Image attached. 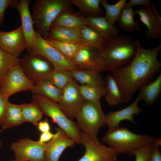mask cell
<instances>
[{"instance_id":"1","label":"cell","mask_w":161,"mask_h":161,"mask_svg":"<svg viewBox=\"0 0 161 161\" xmlns=\"http://www.w3.org/2000/svg\"><path fill=\"white\" fill-rule=\"evenodd\" d=\"M136 54L126 66L117 68L111 74L123 94L125 103L132 100L135 92L148 83L160 71L161 63L157 58L161 43L151 49L145 48L136 39Z\"/></svg>"},{"instance_id":"2","label":"cell","mask_w":161,"mask_h":161,"mask_svg":"<svg viewBox=\"0 0 161 161\" xmlns=\"http://www.w3.org/2000/svg\"><path fill=\"white\" fill-rule=\"evenodd\" d=\"M137 49L136 40L117 35L106 41L99 52L106 71L111 72L128 64L134 56Z\"/></svg>"},{"instance_id":"3","label":"cell","mask_w":161,"mask_h":161,"mask_svg":"<svg viewBox=\"0 0 161 161\" xmlns=\"http://www.w3.org/2000/svg\"><path fill=\"white\" fill-rule=\"evenodd\" d=\"M154 138L149 135L137 134L126 128L119 126L109 129L102 140L119 154L132 156L137 149L152 144Z\"/></svg>"},{"instance_id":"4","label":"cell","mask_w":161,"mask_h":161,"mask_svg":"<svg viewBox=\"0 0 161 161\" xmlns=\"http://www.w3.org/2000/svg\"><path fill=\"white\" fill-rule=\"evenodd\" d=\"M64 10L73 11L70 0H36L32 15L36 31L47 39L52 23Z\"/></svg>"},{"instance_id":"5","label":"cell","mask_w":161,"mask_h":161,"mask_svg":"<svg viewBox=\"0 0 161 161\" xmlns=\"http://www.w3.org/2000/svg\"><path fill=\"white\" fill-rule=\"evenodd\" d=\"M106 115L103 112L100 100L90 102L84 100L75 118L79 129L93 141L100 143L97 137L100 129L106 124Z\"/></svg>"},{"instance_id":"6","label":"cell","mask_w":161,"mask_h":161,"mask_svg":"<svg viewBox=\"0 0 161 161\" xmlns=\"http://www.w3.org/2000/svg\"><path fill=\"white\" fill-rule=\"evenodd\" d=\"M32 98L44 114L51 117L53 122L56 123L75 143H81L82 131L77 123L65 115L56 102L38 94L33 95Z\"/></svg>"},{"instance_id":"7","label":"cell","mask_w":161,"mask_h":161,"mask_svg":"<svg viewBox=\"0 0 161 161\" xmlns=\"http://www.w3.org/2000/svg\"><path fill=\"white\" fill-rule=\"evenodd\" d=\"M19 64L25 75L34 84L41 80L49 81L55 69L50 61L38 54H25L20 58Z\"/></svg>"},{"instance_id":"8","label":"cell","mask_w":161,"mask_h":161,"mask_svg":"<svg viewBox=\"0 0 161 161\" xmlns=\"http://www.w3.org/2000/svg\"><path fill=\"white\" fill-rule=\"evenodd\" d=\"M36 41L27 53L43 56L51 63L55 69L71 71L77 69L71 61L64 57L36 31Z\"/></svg>"},{"instance_id":"9","label":"cell","mask_w":161,"mask_h":161,"mask_svg":"<svg viewBox=\"0 0 161 161\" xmlns=\"http://www.w3.org/2000/svg\"><path fill=\"white\" fill-rule=\"evenodd\" d=\"M46 144L26 138L12 143L10 148L17 161H44Z\"/></svg>"},{"instance_id":"10","label":"cell","mask_w":161,"mask_h":161,"mask_svg":"<svg viewBox=\"0 0 161 161\" xmlns=\"http://www.w3.org/2000/svg\"><path fill=\"white\" fill-rule=\"evenodd\" d=\"M34 83L24 73L19 63L12 67L1 83L0 90L6 98L21 91L30 90Z\"/></svg>"},{"instance_id":"11","label":"cell","mask_w":161,"mask_h":161,"mask_svg":"<svg viewBox=\"0 0 161 161\" xmlns=\"http://www.w3.org/2000/svg\"><path fill=\"white\" fill-rule=\"evenodd\" d=\"M81 143L84 146L85 151L78 161H119V154L114 149L101 143H96L82 131Z\"/></svg>"},{"instance_id":"12","label":"cell","mask_w":161,"mask_h":161,"mask_svg":"<svg viewBox=\"0 0 161 161\" xmlns=\"http://www.w3.org/2000/svg\"><path fill=\"white\" fill-rule=\"evenodd\" d=\"M78 84L72 78L62 91L58 105L61 110L70 119L75 116L84 100L78 88Z\"/></svg>"},{"instance_id":"13","label":"cell","mask_w":161,"mask_h":161,"mask_svg":"<svg viewBox=\"0 0 161 161\" xmlns=\"http://www.w3.org/2000/svg\"><path fill=\"white\" fill-rule=\"evenodd\" d=\"M71 61L78 69L106 71L99 50L90 47L82 45Z\"/></svg>"},{"instance_id":"14","label":"cell","mask_w":161,"mask_h":161,"mask_svg":"<svg viewBox=\"0 0 161 161\" xmlns=\"http://www.w3.org/2000/svg\"><path fill=\"white\" fill-rule=\"evenodd\" d=\"M141 22L147 27L146 36L148 40H155L161 38V18L151 3L148 7H140L134 10Z\"/></svg>"},{"instance_id":"15","label":"cell","mask_w":161,"mask_h":161,"mask_svg":"<svg viewBox=\"0 0 161 161\" xmlns=\"http://www.w3.org/2000/svg\"><path fill=\"white\" fill-rule=\"evenodd\" d=\"M55 136L47 143L44 151V161H58L65 149L73 147L75 142L63 130L55 128Z\"/></svg>"},{"instance_id":"16","label":"cell","mask_w":161,"mask_h":161,"mask_svg":"<svg viewBox=\"0 0 161 161\" xmlns=\"http://www.w3.org/2000/svg\"><path fill=\"white\" fill-rule=\"evenodd\" d=\"M0 48L18 57L27 48V44L21 26L12 31H0Z\"/></svg>"},{"instance_id":"17","label":"cell","mask_w":161,"mask_h":161,"mask_svg":"<svg viewBox=\"0 0 161 161\" xmlns=\"http://www.w3.org/2000/svg\"><path fill=\"white\" fill-rule=\"evenodd\" d=\"M30 0H21L17 3L16 8L20 17L22 27L27 44V52H28L35 44L36 39V31L32 15L29 9Z\"/></svg>"},{"instance_id":"18","label":"cell","mask_w":161,"mask_h":161,"mask_svg":"<svg viewBox=\"0 0 161 161\" xmlns=\"http://www.w3.org/2000/svg\"><path fill=\"white\" fill-rule=\"evenodd\" d=\"M140 100L138 96L134 101L127 107L119 111L109 112L106 117V124L108 129L119 126L120 123L124 120H127L135 124L134 115L142 111L138 106Z\"/></svg>"},{"instance_id":"19","label":"cell","mask_w":161,"mask_h":161,"mask_svg":"<svg viewBox=\"0 0 161 161\" xmlns=\"http://www.w3.org/2000/svg\"><path fill=\"white\" fill-rule=\"evenodd\" d=\"M87 25L86 17L80 13L64 10L61 12L52 23L51 28L62 27L79 28Z\"/></svg>"},{"instance_id":"20","label":"cell","mask_w":161,"mask_h":161,"mask_svg":"<svg viewBox=\"0 0 161 161\" xmlns=\"http://www.w3.org/2000/svg\"><path fill=\"white\" fill-rule=\"evenodd\" d=\"M87 26L96 31L106 41L118 34L119 30L117 27L110 24L104 17H86Z\"/></svg>"},{"instance_id":"21","label":"cell","mask_w":161,"mask_h":161,"mask_svg":"<svg viewBox=\"0 0 161 161\" xmlns=\"http://www.w3.org/2000/svg\"><path fill=\"white\" fill-rule=\"evenodd\" d=\"M70 76L81 85L104 86V80L100 72L89 69H77L68 71Z\"/></svg>"},{"instance_id":"22","label":"cell","mask_w":161,"mask_h":161,"mask_svg":"<svg viewBox=\"0 0 161 161\" xmlns=\"http://www.w3.org/2000/svg\"><path fill=\"white\" fill-rule=\"evenodd\" d=\"M104 80L106 91L105 96L106 102L109 105L113 106L125 103L120 89L111 74L107 75Z\"/></svg>"},{"instance_id":"23","label":"cell","mask_w":161,"mask_h":161,"mask_svg":"<svg viewBox=\"0 0 161 161\" xmlns=\"http://www.w3.org/2000/svg\"><path fill=\"white\" fill-rule=\"evenodd\" d=\"M79 29L62 27L51 28L46 40L81 44Z\"/></svg>"},{"instance_id":"24","label":"cell","mask_w":161,"mask_h":161,"mask_svg":"<svg viewBox=\"0 0 161 161\" xmlns=\"http://www.w3.org/2000/svg\"><path fill=\"white\" fill-rule=\"evenodd\" d=\"M24 122L21 104H14L9 102L1 124L2 130L18 126Z\"/></svg>"},{"instance_id":"25","label":"cell","mask_w":161,"mask_h":161,"mask_svg":"<svg viewBox=\"0 0 161 161\" xmlns=\"http://www.w3.org/2000/svg\"><path fill=\"white\" fill-rule=\"evenodd\" d=\"M138 96L148 105L153 104L161 93V72L153 82L144 85L139 89Z\"/></svg>"},{"instance_id":"26","label":"cell","mask_w":161,"mask_h":161,"mask_svg":"<svg viewBox=\"0 0 161 161\" xmlns=\"http://www.w3.org/2000/svg\"><path fill=\"white\" fill-rule=\"evenodd\" d=\"M29 91L33 95H41L56 103L58 102L62 93V90L48 81L36 83Z\"/></svg>"},{"instance_id":"27","label":"cell","mask_w":161,"mask_h":161,"mask_svg":"<svg viewBox=\"0 0 161 161\" xmlns=\"http://www.w3.org/2000/svg\"><path fill=\"white\" fill-rule=\"evenodd\" d=\"M82 45L90 47L99 50L106 40L93 29L87 25L79 28Z\"/></svg>"},{"instance_id":"28","label":"cell","mask_w":161,"mask_h":161,"mask_svg":"<svg viewBox=\"0 0 161 161\" xmlns=\"http://www.w3.org/2000/svg\"><path fill=\"white\" fill-rule=\"evenodd\" d=\"M72 4L77 7L83 16L92 17L102 16L103 10L100 7L101 0H70Z\"/></svg>"},{"instance_id":"29","label":"cell","mask_w":161,"mask_h":161,"mask_svg":"<svg viewBox=\"0 0 161 161\" xmlns=\"http://www.w3.org/2000/svg\"><path fill=\"white\" fill-rule=\"evenodd\" d=\"M133 7L124 8L122 11L118 20L119 28L123 30L128 32L142 30L140 24L134 19Z\"/></svg>"},{"instance_id":"30","label":"cell","mask_w":161,"mask_h":161,"mask_svg":"<svg viewBox=\"0 0 161 161\" xmlns=\"http://www.w3.org/2000/svg\"><path fill=\"white\" fill-rule=\"evenodd\" d=\"M78 88L84 100L96 102L100 100L106 93L104 86L92 85H78Z\"/></svg>"},{"instance_id":"31","label":"cell","mask_w":161,"mask_h":161,"mask_svg":"<svg viewBox=\"0 0 161 161\" xmlns=\"http://www.w3.org/2000/svg\"><path fill=\"white\" fill-rule=\"evenodd\" d=\"M21 105L24 122H30L35 126H37L38 122L42 119L44 114L38 105L34 101Z\"/></svg>"},{"instance_id":"32","label":"cell","mask_w":161,"mask_h":161,"mask_svg":"<svg viewBox=\"0 0 161 161\" xmlns=\"http://www.w3.org/2000/svg\"><path fill=\"white\" fill-rule=\"evenodd\" d=\"M46 40L64 57L71 61L82 45L69 42Z\"/></svg>"},{"instance_id":"33","label":"cell","mask_w":161,"mask_h":161,"mask_svg":"<svg viewBox=\"0 0 161 161\" xmlns=\"http://www.w3.org/2000/svg\"><path fill=\"white\" fill-rule=\"evenodd\" d=\"M127 0H120L114 4H109L106 0H101V5L105 10L104 17L107 21L111 25H114L120 17L122 10L125 7Z\"/></svg>"},{"instance_id":"34","label":"cell","mask_w":161,"mask_h":161,"mask_svg":"<svg viewBox=\"0 0 161 161\" xmlns=\"http://www.w3.org/2000/svg\"><path fill=\"white\" fill-rule=\"evenodd\" d=\"M20 60V58L0 48V78L2 81L12 67L19 63Z\"/></svg>"},{"instance_id":"35","label":"cell","mask_w":161,"mask_h":161,"mask_svg":"<svg viewBox=\"0 0 161 161\" xmlns=\"http://www.w3.org/2000/svg\"><path fill=\"white\" fill-rule=\"evenodd\" d=\"M72 78L68 70L55 69L50 76L49 81L63 91Z\"/></svg>"},{"instance_id":"36","label":"cell","mask_w":161,"mask_h":161,"mask_svg":"<svg viewBox=\"0 0 161 161\" xmlns=\"http://www.w3.org/2000/svg\"><path fill=\"white\" fill-rule=\"evenodd\" d=\"M152 147V144H151L136 151L134 154L135 157V161H149Z\"/></svg>"},{"instance_id":"37","label":"cell","mask_w":161,"mask_h":161,"mask_svg":"<svg viewBox=\"0 0 161 161\" xmlns=\"http://www.w3.org/2000/svg\"><path fill=\"white\" fill-rule=\"evenodd\" d=\"M18 0H0V25L4 21V13L8 7L16 8Z\"/></svg>"},{"instance_id":"38","label":"cell","mask_w":161,"mask_h":161,"mask_svg":"<svg viewBox=\"0 0 161 161\" xmlns=\"http://www.w3.org/2000/svg\"><path fill=\"white\" fill-rule=\"evenodd\" d=\"M9 102L8 99L5 97L0 90V125L2 123L6 107Z\"/></svg>"},{"instance_id":"39","label":"cell","mask_w":161,"mask_h":161,"mask_svg":"<svg viewBox=\"0 0 161 161\" xmlns=\"http://www.w3.org/2000/svg\"><path fill=\"white\" fill-rule=\"evenodd\" d=\"M151 3L150 0H130L126 2L125 7H132L133 6L142 5L145 7H148Z\"/></svg>"},{"instance_id":"40","label":"cell","mask_w":161,"mask_h":161,"mask_svg":"<svg viewBox=\"0 0 161 161\" xmlns=\"http://www.w3.org/2000/svg\"><path fill=\"white\" fill-rule=\"evenodd\" d=\"M149 161H161V153L159 146L152 144V150Z\"/></svg>"},{"instance_id":"41","label":"cell","mask_w":161,"mask_h":161,"mask_svg":"<svg viewBox=\"0 0 161 161\" xmlns=\"http://www.w3.org/2000/svg\"><path fill=\"white\" fill-rule=\"evenodd\" d=\"M37 126L38 130L41 133L49 132L50 131V126L47 119L44 121L38 122Z\"/></svg>"},{"instance_id":"42","label":"cell","mask_w":161,"mask_h":161,"mask_svg":"<svg viewBox=\"0 0 161 161\" xmlns=\"http://www.w3.org/2000/svg\"><path fill=\"white\" fill-rule=\"evenodd\" d=\"M50 131L42 133L41 134L39 140V142L45 143L51 140L55 135Z\"/></svg>"},{"instance_id":"43","label":"cell","mask_w":161,"mask_h":161,"mask_svg":"<svg viewBox=\"0 0 161 161\" xmlns=\"http://www.w3.org/2000/svg\"><path fill=\"white\" fill-rule=\"evenodd\" d=\"M152 144L159 146H160L161 145V139L160 138H154Z\"/></svg>"},{"instance_id":"44","label":"cell","mask_w":161,"mask_h":161,"mask_svg":"<svg viewBox=\"0 0 161 161\" xmlns=\"http://www.w3.org/2000/svg\"><path fill=\"white\" fill-rule=\"evenodd\" d=\"M1 143L0 140V148L1 147Z\"/></svg>"},{"instance_id":"45","label":"cell","mask_w":161,"mask_h":161,"mask_svg":"<svg viewBox=\"0 0 161 161\" xmlns=\"http://www.w3.org/2000/svg\"><path fill=\"white\" fill-rule=\"evenodd\" d=\"M10 161H17L16 160H15H15H11Z\"/></svg>"},{"instance_id":"46","label":"cell","mask_w":161,"mask_h":161,"mask_svg":"<svg viewBox=\"0 0 161 161\" xmlns=\"http://www.w3.org/2000/svg\"><path fill=\"white\" fill-rule=\"evenodd\" d=\"M1 81H2L1 80V78H0V83H1Z\"/></svg>"},{"instance_id":"47","label":"cell","mask_w":161,"mask_h":161,"mask_svg":"<svg viewBox=\"0 0 161 161\" xmlns=\"http://www.w3.org/2000/svg\"><path fill=\"white\" fill-rule=\"evenodd\" d=\"M0 86H1V83H0Z\"/></svg>"}]
</instances>
